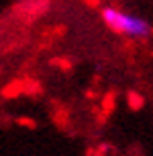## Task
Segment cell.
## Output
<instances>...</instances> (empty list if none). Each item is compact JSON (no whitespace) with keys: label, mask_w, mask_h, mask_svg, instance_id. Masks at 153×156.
Here are the masks:
<instances>
[{"label":"cell","mask_w":153,"mask_h":156,"mask_svg":"<svg viewBox=\"0 0 153 156\" xmlns=\"http://www.w3.org/2000/svg\"><path fill=\"white\" fill-rule=\"evenodd\" d=\"M102 21L106 25L110 31L118 33V35H127V37H135V39H143L151 33V27L147 21L139 19V16H133V15H127L118 8H112V6H106L102 8Z\"/></svg>","instance_id":"cell-1"},{"label":"cell","mask_w":153,"mask_h":156,"mask_svg":"<svg viewBox=\"0 0 153 156\" xmlns=\"http://www.w3.org/2000/svg\"><path fill=\"white\" fill-rule=\"evenodd\" d=\"M127 103H129V107H131L133 111H139L141 107H143V105H145V99H143V97H141L139 93L131 90L129 97H127Z\"/></svg>","instance_id":"cell-2"}]
</instances>
